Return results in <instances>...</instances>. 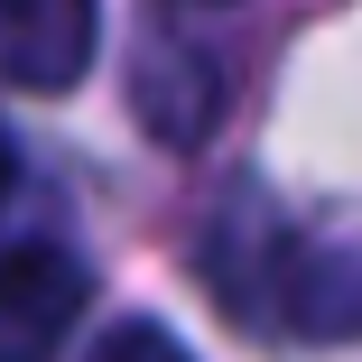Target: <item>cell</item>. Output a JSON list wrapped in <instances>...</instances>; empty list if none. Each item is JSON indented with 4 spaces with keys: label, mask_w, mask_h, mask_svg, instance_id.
<instances>
[{
    "label": "cell",
    "mask_w": 362,
    "mask_h": 362,
    "mask_svg": "<svg viewBox=\"0 0 362 362\" xmlns=\"http://www.w3.org/2000/svg\"><path fill=\"white\" fill-rule=\"evenodd\" d=\"M195 260L214 279V298L260 334H298V344H353L362 334V251L288 223L269 204H242L233 223L214 214Z\"/></svg>",
    "instance_id": "6da1fadb"
},
{
    "label": "cell",
    "mask_w": 362,
    "mask_h": 362,
    "mask_svg": "<svg viewBox=\"0 0 362 362\" xmlns=\"http://www.w3.org/2000/svg\"><path fill=\"white\" fill-rule=\"evenodd\" d=\"M84 260L56 242H19L0 251V362H56L65 334L84 316Z\"/></svg>",
    "instance_id": "7a4b0ae2"
},
{
    "label": "cell",
    "mask_w": 362,
    "mask_h": 362,
    "mask_svg": "<svg viewBox=\"0 0 362 362\" xmlns=\"http://www.w3.org/2000/svg\"><path fill=\"white\" fill-rule=\"evenodd\" d=\"M93 37H103L93 0H0V84L65 93L93 65Z\"/></svg>",
    "instance_id": "3957f363"
},
{
    "label": "cell",
    "mask_w": 362,
    "mask_h": 362,
    "mask_svg": "<svg viewBox=\"0 0 362 362\" xmlns=\"http://www.w3.org/2000/svg\"><path fill=\"white\" fill-rule=\"evenodd\" d=\"M84 362H195V353H186L168 325H112V334H103Z\"/></svg>",
    "instance_id": "277c9868"
},
{
    "label": "cell",
    "mask_w": 362,
    "mask_h": 362,
    "mask_svg": "<svg viewBox=\"0 0 362 362\" xmlns=\"http://www.w3.org/2000/svg\"><path fill=\"white\" fill-rule=\"evenodd\" d=\"M10 186H19V139L0 130V204H10Z\"/></svg>",
    "instance_id": "5b68a950"
}]
</instances>
